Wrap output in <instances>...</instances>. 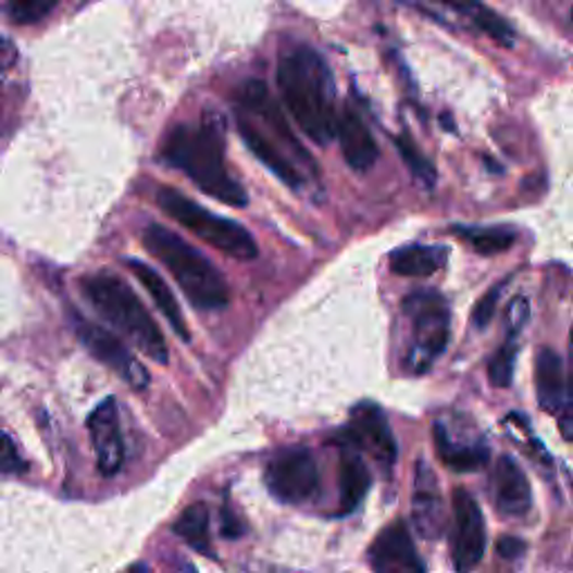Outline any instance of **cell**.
Returning a JSON list of instances; mask_svg holds the SVG:
<instances>
[{"label": "cell", "mask_w": 573, "mask_h": 573, "mask_svg": "<svg viewBox=\"0 0 573 573\" xmlns=\"http://www.w3.org/2000/svg\"><path fill=\"white\" fill-rule=\"evenodd\" d=\"M16 59V50L10 41H5V38H0V67H8L12 65Z\"/></svg>", "instance_id": "33"}, {"label": "cell", "mask_w": 573, "mask_h": 573, "mask_svg": "<svg viewBox=\"0 0 573 573\" xmlns=\"http://www.w3.org/2000/svg\"><path fill=\"white\" fill-rule=\"evenodd\" d=\"M531 308H528V300L524 296H518L509 302V308L505 312V321H507V332L509 334H520L528 321Z\"/></svg>", "instance_id": "30"}, {"label": "cell", "mask_w": 573, "mask_h": 573, "mask_svg": "<svg viewBox=\"0 0 573 573\" xmlns=\"http://www.w3.org/2000/svg\"><path fill=\"white\" fill-rule=\"evenodd\" d=\"M435 3L466 16L482 34H486L490 41H495L498 46L513 48L515 29L511 27V23L495 14L488 5L479 3V0H435Z\"/></svg>", "instance_id": "21"}, {"label": "cell", "mask_w": 573, "mask_h": 573, "mask_svg": "<svg viewBox=\"0 0 573 573\" xmlns=\"http://www.w3.org/2000/svg\"><path fill=\"white\" fill-rule=\"evenodd\" d=\"M61 0H8V14L18 25H34L52 14Z\"/></svg>", "instance_id": "27"}, {"label": "cell", "mask_w": 573, "mask_h": 573, "mask_svg": "<svg viewBox=\"0 0 573 573\" xmlns=\"http://www.w3.org/2000/svg\"><path fill=\"white\" fill-rule=\"evenodd\" d=\"M144 247L155 256L169 274L177 281L179 289L200 312L224 310L232 291L217 266L194 245H188L179 234L171 232L164 224H148L141 234Z\"/></svg>", "instance_id": "3"}, {"label": "cell", "mask_w": 573, "mask_h": 573, "mask_svg": "<svg viewBox=\"0 0 573 573\" xmlns=\"http://www.w3.org/2000/svg\"><path fill=\"white\" fill-rule=\"evenodd\" d=\"M74 329H76V334H79L86 350L97 361H101L103 365H108L110 370L117 372L130 388L146 390L150 386L148 370L135 359V354L112 332H108V329H103V327H99V325H95L82 316H74Z\"/></svg>", "instance_id": "10"}, {"label": "cell", "mask_w": 573, "mask_h": 573, "mask_svg": "<svg viewBox=\"0 0 573 573\" xmlns=\"http://www.w3.org/2000/svg\"><path fill=\"white\" fill-rule=\"evenodd\" d=\"M162 160L184 173L202 194L228 207H247L245 186L228 173L224 162L222 114L207 112L196 126H175L162 146Z\"/></svg>", "instance_id": "1"}, {"label": "cell", "mask_w": 573, "mask_h": 573, "mask_svg": "<svg viewBox=\"0 0 573 573\" xmlns=\"http://www.w3.org/2000/svg\"><path fill=\"white\" fill-rule=\"evenodd\" d=\"M450 258V249L441 245H410L390 256V266L397 276L428 278L444 270Z\"/></svg>", "instance_id": "20"}, {"label": "cell", "mask_w": 573, "mask_h": 573, "mask_svg": "<svg viewBox=\"0 0 573 573\" xmlns=\"http://www.w3.org/2000/svg\"><path fill=\"white\" fill-rule=\"evenodd\" d=\"M82 289L99 316L117 327L139 352L160 365L169 363V346L160 325L122 278L112 274L90 276Z\"/></svg>", "instance_id": "4"}, {"label": "cell", "mask_w": 573, "mask_h": 573, "mask_svg": "<svg viewBox=\"0 0 573 573\" xmlns=\"http://www.w3.org/2000/svg\"><path fill=\"white\" fill-rule=\"evenodd\" d=\"M412 526L424 540H439L446 531V505L435 471L419 460L412 479Z\"/></svg>", "instance_id": "11"}, {"label": "cell", "mask_w": 573, "mask_h": 573, "mask_svg": "<svg viewBox=\"0 0 573 573\" xmlns=\"http://www.w3.org/2000/svg\"><path fill=\"white\" fill-rule=\"evenodd\" d=\"M21 471H25L23 457L18 454L14 441L5 433H0V475L21 473Z\"/></svg>", "instance_id": "29"}, {"label": "cell", "mask_w": 573, "mask_h": 573, "mask_svg": "<svg viewBox=\"0 0 573 573\" xmlns=\"http://www.w3.org/2000/svg\"><path fill=\"white\" fill-rule=\"evenodd\" d=\"M88 431L97 454V466L103 477L117 475L126 460V446L122 437L120 426V408L114 399L101 401L90 419H88Z\"/></svg>", "instance_id": "12"}, {"label": "cell", "mask_w": 573, "mask_h": 573, "mask_svg": "<svg viewBox=\"0 0 573 573\" xmlns=\"http://www.w3.org/2000/svg\"><path fill=\"white\" fill-rule=\"evenodd\" d=\"M264 484L274 498L285 505L310 502L321 486L314 452L308 446L281 448L266 462Z\"/></svg>", "instance_id": "7"}, {"label": "cell", "mask_w": 573, "mask_h": 573, "mask_svg": "<svg viewBox=\"0 0 573 573\" xmlns=\"http://www.w3.org/2000/svg\"><path fill=\"white\" fill-rule=\"evenodd\" d=\"M502 289H505V283H498V285H495L479 302H477V308H475V312H473V325L477 327V329H486L488 327V323L493 321V314H495V310H498V302H500V294H502Z\"/></svg>", "instance_id": "28"}, {"label": "cell", "mask_w": 573, "mask_h": 573, "mask_svg": "<svg viewBox=\"0 0 573 573\" xmlns=\"http://www.w3.org/2000/svg\"><path fill=\"white\" fill-rule=\"evenodd\" d=\"M435 444L441 462L454 473H475L488 464V446L484 441L457 444L441 424L435 426Z\"/></svg>", "instance_id": "22"}, {"label": "cell", "mask_w": 573, "mask_h": 573, "mask_svg": "<svg viewBox=\"0 0 573 573\" xmlns=\"http://www.w3.org/2000/svg\"><path fill=\"white\" fill-rule=\"evenodd\" d=\"M238 133L245 139L247 148L260 160V164L264 169H270L283 184H287L294 190L304 186L308 175L302 173V169L294 162L289 152L278 141H274L270 135H266L247 112L238 114Z\"/></svg>", "instance_id": "14"}, {"label": "cell", "mask_w": 573, "mask_h": 573, "mask_svg": "<svg viewBox=\"0 0 573 573\" xmlns=\"http://www.w3.org/2000/svg\"><path fill=\"white\" fill-rule=\"evenodd\" d=\"M368 562L378 573H419L426 564L419 560L410 528L403 520L393 522L378 533L368 549Z\"/></svg>", "instance_id": "13"}, {"label": "cell", "mask_w": 573, "mask_h": 573, "mask_svg": "<svg viewBox=\"0 0 573 573\" xmlns=\"http://www.w3.org/2000/svg\"><path fill=\"white\" fill-rule=\"evenodd\" d=\"M518 338L520 334H509L502 342V348L493 354L488 363V378L495 388H509L515 372L518 361Z\"/></svg>", "instance_id": "26"}, {"label": "cell", "mask_w": 573, "mask_h": 573, "mask_svg": "<svg viewBox=\"0 0 573 573\" xmlns=\"http://www.w3.org/2000/svg\"><path fill=\"white\" fill-rule=\"evenodd\" d=\"M493 502L505 518H524L533 507V490L526 473L505 454L493 471Z\"/></svg>", "instance_id": "17"}, {"label": "cell", "mask_w": 573, "mask_h": 573, "mask_svg": "<svg viewBox=\"0 0 573 573\" xmlns=\"http://www.w3.org/2000/svg\"><path fill=\"white\" fill-rule=\"evenodd\" d=\"M155 202L169 217H173L179 226H184L186 232L198 236L202 242L222 251L224 256L242 262L253 260L258 256V245L253 236L240 222L211 213L209 209L200 207L188 196L179 194L177 188L162 186L158 190Z\"/></svg>", "instance_id": "5"}, {"label": "cell", "mask_w": 573, "mask_h": 573, "mask_svg": "<svg viewBox=\"0 0 573 573\" xmlns=\"http://www.w3.org/2000/svg\"><path fill=\"white\" fill-rule=\"evenodd\" d=\"M209 524H211L209 507L204 502H194L179 513V518L173 524V531L190 549L213 560L215 549H213L211 538H209V533H211Z\"/></svg>", "instance_id": "23"}, {"label": "cell", "mask_w": 573, "mask_h": 573, "mask_svg": "<svg viewBox=\"0 0 573 573\" xmlns=\"http://www.w3.org/2000/svg\"><path fill=\"white\" fill-rule=\"evenodd\" d=\"M524 551H526V545L515 536H505L498 543V553L505 560H518V558H522Z\"/></svg>", "instance_id": "31"}, {"label": "cell", "mask_w": 573, "mask_h": 573, "mask_svg": "<svg viewBox=\"0 0 573 573\" xmlns=\"http://www.w3.org/2000/svg\"><path fill=\"white\" fill-rule=\"evenodd\" d=\"M403 314L412 325V348L406 359L408 370L424 374L448 348L450 308L441 294L422 289L406 296Z\"/></svg>", "instance_id": "6"}, {"label": "cell", "mask_w": 573, "mask_h": 573, "mask_svg": "<svg viewBox=\"0 0 573 573\" xmlns=\"http://www.w3.org/2000/svg\"><path fill=\"white\" fill-rule=\"evenodd\" d=\"M536 393L543 410L549 414H562V435L564 439H571L569 381L560 354L551 348H543L536 357Z\"/></svg>", "instance_id": "15"}, {"label": "cell", "mask_w": 573, "mask_h": 573, "mask_svg": "<svg viewBox=\"0 0 573 573\" xmlns=\"http://www.w3.org/2000/svg\"><path fill=\"white\" fill-rule=\"evenodd\" d=\"M452 232L482 256L505 253L515 245V234L500 226H454Z\"/></svg>", "instance_id": "24"}, {"label": "cell", "mask_w": 573, "mask_h": 573, "mask_svg": "<svg viewBox=\"0 0 573 573\" xmlns=\"http://www.w3.org/2000/svg\"><path fill=\"white\" fill-rule=\"evenodd\" d=\"M126 264L130 266V272L135 274V278L141 283V287L148 291V296L155 300V304L160 308V312L164 314V319L171 323L173 332L184 340L188 342L190 340V332H188V325H186V319L182 314V308L179 302L175 298V294L171 291V287L166 285V281L152 270L150 264L141 262V260H135V258H128Z\"/></svg>", "instance_id": "19"}, {"label": "cell", "mask_w": 573, "mask_h": 573, "mask_svg": "<svg viewBox=\"0 0 573 573\" xmlns=\"http://www.w3.org/2000/svg\"><path fill=\"white\" fill-rule=\"evenodd\" d=\"M278 88L291 117L314 144L327 146L336 126L334 76L319 52L296 48L281 57Z\"/></svg>", "instance_id": "2"}, {"label": "cell", "mask_w": 573, "mask_h": 573, "mask_svg": "<svg viewBox=\"0 0 573 573\" xmlns=\"http://www.w3.org/2000/svg\"><path fill=\"white\" fill-rule=\"evenodd\" d=\"M340 441L370 454L386 473L397 464V439L384 410L374 403H359L352 410L350 424L340 433Z\"/></svg>", "instance_id": "8"}, {"label": "cell", "mask_w": 573, "mask_h": 573, "mask_svg": "<svg viewBox=\"0 0 573 573\" xmlns=\"http://www.w3.org/2000/svg\"><path fill=\"white\" fill-rule=\"evenodd\" d=\"M334 137H338L342 158H346L352 171L365 173L376 164L378 144L361 114L352 105H346L336 114Z\"/></svg>", "instance_id": "16"}, {"label": "cell", "mask_w": 573, "mask_h": 573, "mask_svg": "<svg viewBox=\"0 0 573 573\" xmlns=\"http://www.w3.org/2000/svg\"><path fill=\"white\" fill-rule=\"evenodd\" d=\"M242 531H245V526L240 524V520H238L234 513H228V511L224 509V511H222V536L232 540V538L242 536Z\"/></svg>", "instance_id": "32"}, {"label": "cell", "mask_w": 573, "mask_h": 573, "mask_svg": "<svg viewBox=\"0 0 573 573\" xmlns=\"http://www.w3.org/2000/svg\"><path fill=\"white\" fill-rule=\"evenodd\" d=\"M342 444V441H340ZM372 486L370 469L363 460V452L342 444L338 460V513L348 515L361 507Z\"/></svg>", "instance_id": "18"}, {"label": "cell", "mask_w": 573, "mask_h": 573, "mask_svg": "<svg viewBox=\"0 0 573 573\" xmlns=\"http://www.w3.org/2000/svg\"><path fill=\"white\" fill-rule=\"evenodd\" d=\"M452 562L457 571H471L486 551V522L469 490L457 488L452 493Z\"/></svg>", "instance_id": "9"}, {"label": "cell", "mask_w": 573, "mask_h": 573, "mask_svg": "<svg viewBox=\"0 0 573 573\" xmlns=\"http://www.w3.org/2000/svg\"><path fill=\"white\" fill-rule=\"evenodd\" d=\"M395 146L399 150V155L406 164V169L410 171V175L426 188H433L437 182V169L433 164V160L426 155V152L416 146V141L410 135H397L395 137Z\"/></svg>", "instance_id": "25"}]
</instances>
